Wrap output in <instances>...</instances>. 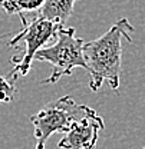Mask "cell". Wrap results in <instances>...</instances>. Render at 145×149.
Segmentation results:
<instances>
[{
    "instance_id": "1",
    "label": "cell",
    "mask_w": 145,
    "mask_h": 149,
    "mask_svg": "<svg viewBox=\"0 0 145 149\" xmlns=\"http://www.w3.org/2000/svg\"><path fill=\"white\" fill-rule=\"evenodd\" d=\"M134 26L127 17L119 19L108 32L98 39L85 43L83 56L86 72L91 76L89 88L98 92L104 82L113 91L119 89L122 68V39L132 42Z\"/></svg>"
},
{
    "instance_id": "2",
    "label": "cell",
    "mask_w": 145,
    "mask_h": 149,
    "mask_svg": "<svg viewBox=\"0 0 145 149\" xmlns=\"http://www.w3.org/2000/svg\"><path fill=\"white\" fill-rule=\"evenodd\" d=\"M92 108L76 103L72 96H62L32 115L29 120L33 125L36 139L35 149H45L48 139L53 133H65L76 120L83 118Z\"/></svg>"
},
{
    "instance_id": "3",
    "label": "cell",
    "mask_w": 145,
    "mask_h": 149,
    "mask_svg": "<svg viewBox=\"0 0 145 149\" xmlns=\"http://www.w3.org/2000/svg\"><path fill=\"white\" fill-rule=\"evenodd\" d=\"M83 39L75 35L73 27H62L56 36V42L49 47H43L35 56V60L48 62L52 65V73L45 79L43 85L56 83L62 76L72 74L73 69L82 68L86 70L83 56Z\"/></svg>"
},
{
    "instance_id": "4",
    "label": "cell",
    "mask_w": 145,
    "mask_h": 149,
    "mask_svg": "<svg viewBox=\"0 0 145 149\" xmlns=\"http://www.w3.org/2000/svg\"><path fill=\"white\" fill-rule=\"evenodd\" d=\"M63 26L56 24L52 22L35 17L32 22H26L22 24V30L15 33L13 39L9 42V46L16 47L19 42H25V53L20 59L12 57V63L15 65L12 72L9 74V79L16 80L18 76H26L32 69V62L35 60V56L39 50L43 49L45 45H48L50 40L56 39L59 30Z\"/></svg>"
},
{
    "instance_id": "5",
    "label": "cell",
    "mask_w": 145,
    "mask_h": 149,
    "mask_svg": "<svg viewBox=\"0 0 145 149\" xmlns=\"http://www.w3.org/2000/svg\"><path fill=\"white\" fill-rule=\"evenodd\" d=\"M104 128L105 123L101 115L91 109L62 135L57 146L60 149H95Z\"/></svg>"
},
{
    "instance_id": "6",
    "label": "cell",
    "mask_w": 145,
    "mask_h": 149,
    "mask_svg": "<svg viewBox=\"0 0 145 149\" xmlns=\"http://www.w3.org/2000/svg\"><path fill=\"white\" fill-rule=\"evenodd\" d=\"M78 0H45L36 17L63 26L72 16L73 6Z\"/></svg>"
},
{
    "instance_id": "7",
    "label": "cell",
    "mask_w": 145,
    "mask_h": 149,
    "mask_svg": "<svg viewBox=\"0 0 145 149\" xmlns=\"http://www.w3.org/2000/svg\"><path fill=\"white\" fill-rule=\"evenodd\" d=\"M45 0H3L0 1V7L7 15H18L19 19L26 17L25 13L39 12L43 6Z\"/></svg>"
},
{
    "instance_id": "8",
    "label": "cell",
    "mask_w": 145,
    "mask_h": 149,
    "mask_svg": "<svg viewBox=\"0 0 145 149\" xmlns=\"http://www.w3.org/2000/svg\"><path fill=\"white\" fill-rule=\"evenodd\" d=\"M16 93V86H15V80L9 79V77H3L0 76V102L1 103H9L13 100Z\"/></svg>"
},
{
    "instance_id": "9",
    "label": "cell",
    "mask_w": 145,
    "mask_h": 149,
    "mask_svg": "<svg viewBox=\"0 0 145 149\" xmlns=\"http://www.w3.org/2000/svg\"><path fill=\"white\" fill-rule=\"evenodd\" d=\"M0 1H3V0H0Z\"/></svg>"
},
{
    "instance_id": "10",
    "label": "cell",
    "mask_w": 145,
    "mask_h": 149,
    "mask_svg": "<svg viewBox=\"0 0 145 149\" xmlns=\"http://www.w3.org/2000/svg\"><path fill=\"white\" fill-rule=\"evenodd\" d=\"M142 149H145V148H142Z\"/></svg>"
}]
</instances>
